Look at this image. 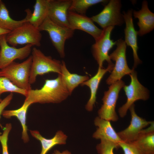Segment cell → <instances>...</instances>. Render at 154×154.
Returning <instances> with one entry per match:
<instances>
[{
  "instance_id": "12",
  "label": "cell",
  "mask_w": 154,
  "mask_h": 154,
  "mask_svg": "<svg viewBox=\"0 0 154 154\" xmlns=\"http://www.w3.org/2000/svg\"><path fill=\"white\" fill-rule=\"evenodd\" d=\"M67 18L69 28L84 31L91 35L95 40L101 35L103 30L98 28L91 18L85 15L68 11Z\"/></svg>"
},
{
  "instance_id": "14",
  "label": "cell",
  "mask_w": 154,
  "mask_h": 154,
  "mask_svg": "<svg viewBox=\"0 0 154 154\" xmlns=\"http://www.w3.org/2000/svg\"><path fill=\"white\" fill-rule=\"evenodd\" d=\"M72 0H49L48 17L61 27L69 28L67 15Z\"/></svg>"
},
{
  "instance_id": "8",
  "label": "cell",
  "mask_w": 154,
  "mask_h": 154,
  "mask_svg": "<svg viewBox=\"0 0 154 154\" xmlns=\"http://www.w3.org/2000/svg\"><path fill=\"white\" fill-rule=\"evenodd\" d=\"M131 81L128 85H124L123 89L127 97V101L118 109V113L121 117L126 115L128 110L136 101L141 100H146L149 97L147 89L138 81L136 72L134 70L129 74Z\"/></svg>"
},
{
  "instance_id": "4",
  "label": "cell",
  "mask_w": 154,
  "mask_h": 154,
  "mask_svg": "<svg viewBox=\"0 0 154 154\" xmlns=\"http://www.w3.org/2000/svg\"><path fill=\"white\" fill-rule=\"evenodd\" d=\"M42 37L38 28L27 21L11 31L6 35L5 38L7 43L13 46L28 44L39 46Z\"/></svg>"
},
{
  "instance_id": "23",
  "label": "cell",
  "mask_w": 154,
  "mask_h": 154,
  "mask_svg": "<svg viewBox=\"0 0 154 154\" xmlns=\"http://www.w3.org/2000/svg\"><path fill=\"white\" fill-rule=\"evenodd\" d=\"M30 106L24 102L19 108L15 110H4L2 115L4 117L9 119L11 117H16L20 121L22 127V139L25 143L29 141L27 133V127L26 125L27 114L28 109Z\"/></svg>"
},
{
  "instance_id": "7",
  "label": "cell",
  "mask_w": 154,
  "mask_h": 154,
  "mask_svg": "<svg viewBox=\"0 0 154 154\" xmlns=\"http://www.w3.org/2000/svg\"><path fill=\"white\" fill-rule=\"evenodd\" d=\"M125 85L122 80L118 81L111 84L108 90L104 92L102 100L103 104L98 111L99 117L110 121L118 120L115 108L119 91Z\"/></svg>"
},
{
  "instance_id": "30",
  "label": "cell",
  "mask_w": 154,
  "mask_h": 154,
  "mask_svg": "<svg viewBox=\"0 0 154 154\" xmlns=\"http://www.w3.org/2000/svg\"><path fill=\"white\" fill-rule=\"evenodd\" d=\"M13 93H11L0 102V119L3 112L5 108L10 104L13 98ZM0 125L2 128V127L0 124Z\"/></svg>"
},
{
  "instance_id": "6",
  "label": "cell",
  "mask_w": 154,
  "mask_h": 154,
  "mask_svg": "<svg viewBox=\"0 0 154 154\" xmlns=\"http://www.w3.org/2000/svg\"><path fill=\"white\" fill-rule=\"evenodd\" d=\"M116 49L109 55L111 60L115 62L112 71L106 80V83L111 85L121 80L126 75H129L134 69H130L127 64L126 56L127 45L124 40L120 39L116 41Z\"/></svg>"
},
{
  "instance_id": "2",
  "label": "cell",
  "mask_w": 154,
  "mask_h": 154,
  "mask_svg": "<svg viewBox=\"0 0 154 154\" xmlns=\"http://www.w3.org/2000/svg\"><path fill=\"white\" fill-rule=\"evenodd\" d=\"M32 55L21 63L13 61L0 70V76L5 77L18 88L27 91L31 89L29 77Z\"/></svg>"
},
{
  "instance_id": "26",
  "label": "cell",
  "mask_w": 154,
  "mask_h": 154,
  "mask_svg": "<svg viewBox=\"0 0 154 154\" xmlns=\"http://www.w3.org/2000/svg\"><path fill=\"white\" fill-rule=\"evenodd\" d=\"M7 92L18 93L25 97L27 91L17 87L7 78L0 76V99L1 95Z\"/></svg>"
},
{
  "instance_id": "33",
  "label": "cell",
  "mask_w": 154,
  "mask_h": 154,
  "mask_svg": "<svg viewBox=\"0 0 154 154\" xmlns=\"http://www.w3.org/2000/svg\"><path fill=\"white\" fill-rule=\"evenodd\" d=\"M2 1L1 0H0V5L1 4V3H2Z\"/></svg>"
},
{
  "instance_id": "17",
  "label": "cell",
  "mask_w": 154,
  "mask_h": 154,
  "mask_svg": "<svg viewBox=\"0 0 154 154\" xmlns=\"http://www.w3.org/2000/svg\"><path fill=\"white\" fill-rule=\"evenodd\" d=\"M114 65L108 64L106 68L98 67L96 73L90 79L82 83L80 85L88 87L90 91V98L85 106L86 109L88 112L92 111L96 102V95L100 83L105 74L112 70Z\"/></svg>"
},
{
  "instance_id": "3",
  "label": "cell",
  "mask_w": 154,
  "mask_h": 154,
  "mask_svg": "<svg viewBox=\"0 0 154 154\" xmlns=\"http://www.w3.org/2000/svg\"><path fill=\"white\" fill-rule=\"evenodd\" d=\"M32 54V60L29 77L31 84L35 82L38 75L49 72L61 74L62 64L60 60L45 55L36 47L33 48Z\"/></svg>"
},
{
  "instance_id": "19",
  "label": "cell",
  "mask_w": 154,
  "mask_h": 154,
  "mask_svg": "<svg viewBox=\"0 0 154 154\" xmlns=\"http://www.w3.org/2000/svg\"><path fill=\"white\" fill-rule=\"evenodd\" d=\"M149 127L143 129L131 142L141 154H154V121Z\"/></svg>"
},
{
  "instance_id": "15",
  "label": "cell",
  "mask_w": 154,
  "mask_h": 154,
  "mask_svg": "<svg viewBox=\"0 0 154 154\" xmlns=\"http://www.w3.org/2000/svg\"><path fill=\"white\" fill-rule=\"evenodd\" d=\"M132 10H128L126 12H124L123 16L125 23L124 29L125 40L126 45L131 48L134 59V64L133 68L135 69L137 66L141 62L137 54L138 47L137 42V31L134 27L132 18Z\"/></svg>"
},
{
  "instance_id": "10",
  "label": "cell",
  "mask_w": 154,
  "mask_h": 154,
  "mask_svg": "<svg viewBox=\"0 0 154 154\" xmlns=\"http://www.w3.org/2000/svg\"><path fill=\"white\" fill-rule=\"evenodd\" d=\"M114 28V26H110L103 29L101 35L92 46V54L99 67L103 68V64L105 61L108 64H113L108 52L116 44V42L111 39V33Z\"/></svg>"
},
{
  "instance_id": "18",
  "label": "cell",
  "mask_w": 154,
  "mask_h": 154,
  "mask_svg": "<svg viewBox=\"0 0 154 154\" xmlns=\"http://www.w3.org/2000/svg\"><path fill=\"white\" fill-rule=\"evenodd\" d=\"M95 125L98 127L92 137L96 139H105L118 144L122 141L112 126L110 121L96 117L94 121Z\"/></svg>"
},
{
  "instance_id": "25",
  "label": "cell",
  "mask_w": 154,
  "mask_h": 154,
  "mask_svg": "<svg viewBox=\"0 0 154 154\" xmlns=\"http://www.w3.org/2000/svg\"><path fill=\"white\" fill-rule=\"evenodd\" d=\"M107 2V0H72L68 11L85 15L87 10L90 7Z\"/></svg>"
},
{
  "instance_id": "11",
  "label": "cell",
  "mask_w": 154,
  "mask_h": 154,
  "mask_svg": "<svg viewBox=\"0 0 154 154\" xmlns=\"http://www.w3.org/2000/svg\"><path fill=\"white\" fill-rule=\"evenodd\" d=\"M6 35L0 37V70L6 67L15 59L22 60L27 57L32 51L33 46L28 44L19 48L10 46L6 40Z\"/></svg>"
},
{
  "instance_id": "20",
  "label": "cell",
  "mask_w": 154,
  "mask_h": 154,
  "mask_svg": "<svg viewBox=\"0 0 154 154\" xmlns=\"http://www.w3.org/2000/svg\"><path fill=\"white\" fill-rule=\"evenodd\" d=\"M32 136L39 141L41 145L40 154H47L54 147L58 145H65L68 136L61 130L57 131L55 135L51 139H46L43 137L37 130H30Z\"/></svg>"
},
{
  "instance_id": "21",
  "label": "cell",
  "mask_w": 154,
  "mask_h": 154,
  "mask_svg": "<svg viewBox=\"0 0 154 154\" xmlns=\"http://www.w3.org/2000/svg\"><path fill=\"white\" fill-rule=\"evenodd\" d=\"M49 0H36L34 11L31 12L27 19L29 22L38 28L48 16Z\"/></svg>"
},
{
  "instance_id": "9",
  "label": "cell",
  "mask_w": 154,
  "mask_h": 154,
  "mask_svg": "<svg viewBox=\"0 0 154 154\" xmlns=\"http://www.w3.org/2000/svg\"><path fill=\"white\" fill-rule=\"evenodd\" d=\"M121 7L120 1L110 0L100 12L91 18L103 29L110 26H121L124 22L120 12Z\"/></svg>"
},
{
  "instance_id": "29",
  "label": "cell",
  "mask_w": 154,
  "mask_h": 154,
  "mask_svg": "<svg viewBox=\"0 0 154 154\" xmlns=\"http://www.w3.org/2000/svg\"><path fill=\"white\" fill-rule=\"evenodd\" d=\"M124 154H141L135 146L131 142H127L121 141L118 143Z\"/></svg>"
},
{
  "instance_id": "28",
  "label": "cell",
  "mask_w": 154,
  "mask_h": 154,
  "mask_svg": "<svg viewBox=\"0 0 154 154\" xmlns=\"http://www.w3.org/2000/svg\"><path fill=\"white\" fill-rule=\"evenodd\" d=\"M12 129L10 123H7L3 127L2 134L0 135V142L2 148V154H9L8 152L7 142L8 135Z\"/></svg>"
},
{
  "instance_id": "32",
  "label": "cell",
  "mask_w": 154,
  "mask_h": 154,
  "mask_svg": "<svg viewBox=\"0 0 154 154\" xmlns=\"http://www.w3.org/2000/svg\"><path fill=\"white\" fill-rule=\"evenodd\" d=\"M11 31L0 29V37L2 35H6Z\"/></svg>"
},
{
  "instance_id": "35",
  "label": "cell",
  "mask_w": 154,
  "mask_h": 154,
  "mask_svg": "<svg viewBox=\"0 0 154 154\" xmlns=\"http://www.w3.org/2000/svg\"></svg>"
},
{
  "instance_id": "31",
  "label": "cell",
  "mask_w": 154,
  "mask_h": 154,
  "mask_svg": "<svg viewBox=\"0 0 154 154\" xmlns=\"http://www.w3.org/2000/svg\"><path fill=\"white\" fill-rule=\"evenodd\" d=\"M52 154H72V153L68 150H65L62 152H60L59 150H55Z\"/></svg>"
},
{
  "instance_id": "24",
  "label": "cell",
  "mask_w": 154,
  "mask_h": 154,
  "mask_svg": "<svg viewBox=\"0 0 154 154\" xmlns=\"http://www.w3.org/2000/svg\"><path fill=\"white\" fill-rule=\"evenodd\" d=\"M29 16L27 14L25 17L21 20L12 19L5 5L2 2L0 6V29L11 31L27 22Z\"/></svg>"
},
{
  "instance_id": "34",
  "label": "cell",
  "mask_w": 154,
  "mask_h": 154,
  "mask_svg": "<svg viewBox=\"0 0 154 154\" xmlns=\"http://www.w3.org/2000/svg\"><path fill=\"white\" fill-rule=\"evenodd\" d=\"M2 100L1 99H0V102H1V101Z\"/></svg>"
},
{
  "instance_id": "13",
  "label": "cell",
  "mask_w": 154,
  "mask_h": 154,
  "mask_svg": "<svg viewBox=\"0 0 154 154\" xmlns=\"http://www.w3.org/2000/svg\"><path fill=\"white\" fill-rule=\"evenodd\" d=\"M133 104L129 108L131 119L129 126L125 129L117 133L118 135L124 142H132L137 138L145 127L150 124L152 121H148L138 116L136 114Z\"/></svg>"
},
{
  "instance_id": "22",
  "label": "cell",
  "mask_w": 154,
  "mask_h": 154,
  "mask_svg": "<svg viewBox=\"0 0 154 154\" xmlns=\"http://www.w3.org/2000/svg\"><path fill=\"white\" fill-rule=\"evenodd\" d=\"M61 74L62 79L70 95L73 91L80 84L89 79L87 75L82 76L71 73L67 69L65 62H61Z\"/></svg>"
},
{
  "instance_id": "5",
  "label": "cell",
  "mask_w": 154,
  "mask_h": 154,
  "mask_svg": "<svg viewBox=\"0 0 154 154\" xmlns=\"http://www.w3.org/2000/svg\"><path fill=\"white\" fill-rule=\"evenodd\" d=\"M40 31H44L48 34L52 43L60 57L65 56L64 45L66 40L71 38L74 31L60 26L53 22L48 17L38 28Z\"/></svg>"
},
{
  "instance_id": "16",
  "label": "cell",
  "mask_w": 154,
  "mask_h": 154,
  "mask_svg": "<svg viewBox=\"0 0 154 154\" xmlns=\"http://www.w3.org/2000/svg\"><path fill=\"white\" fill-rule=\"evenodd\" d=\"M133 13L134 18H137L139 20L137 24L139 29L137 31V35L141 36L153 30L154 14L149 9L147 1H143L140 10L134 11Z\"/></svg>"
},
{
  "instance_id": "1",
  "label": "cell",
  "mask_w": 154,
  "mask_h": 154,
  "mask_svg": "<svg viewBox=\"0 0 154 154\" xmlns=\"http://www.w3.org/2000/svg\"><path fill=\"white\" fill-rule=\"evenodd\" d=\"M70 95L61 75L58 74L55 79L45 80L40 89L28 91L24 102L30 106L35 103H58Z\"/></svg>"
},
{
  "instance_id": "27",
  "label": "cell",
  "mask_w": 154,
  "mask_h": 154,
  "mask_svg": "<svg viewBox=\"0 0 154 154\" xmlns=\"http://www.w3.org/2000/svg\"><path fill=\"white\" fill-rule=\"evenodd\" d=\"M100 140V143L98 144L96 147L99 154H114V150L119 148L118 144L113 142L105 139Z\"/></svg>"
}]
</instances>
